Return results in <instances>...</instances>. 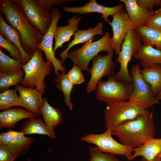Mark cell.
Listing matches in <instances>:
<instances>
[{
	"mask_svg": "<svg viewBox=\"0 0 161 161\" xmlns=\"http://www.w3.org/2000/svg\"><path fill=\"white\" fill-rule=\"evenodd\" d=\"M0 14H4L9 25L20 35V41L25 51L32 56L44 36L27 21L22 10L16 0H0Z\"/></svg>",
	"mask_w": 161,
	"mask_h": 161,
	"instance_id": "6da1fadb",
	"label": "cell"
},
{
	"mask_svg": "<svg viewBox=\"0 0 161 161\" xmlns=\"http://www.w3.org/2000/svg\"><path fill=\"white\" fill-rule=\"evenodd\" d=\"M152 112L141 114L131 120L123 122L112 130L121 143L132 148L140 147L155 133Z\"/></svg>",
	"mask_w": 161,
	"mask_h": 161,
	"instance_id": "7a4b0ae2",
	"label": "cell"
},
{
	"mask_svg": "<svg viewBox=\"0 0 161 161\" xmlns=\"http://www.w3.org/2000/svg\"><path fill=\"white\" fill-rule=\"evenodd\" d=\"M43 51L37 48L32 58L26 64L22 66L25 75L20 83L21 86L30 88H36L44 95L47 84L44 82L45 77L52 72L53 65L50 61L43 60Z\"/></svg>",
	"mask_w": 161,
	"mask_h": 161,
	"instance_id": "3957f363",
	"label": "cell"
},
{
	"mask_svg": "<svg viewBox=\"0 0 161 161\" xmlns=\"http://www.w3.org/2000/svg\"><path fill=\"white\" fill-rule=\"evenodd\" d=\"M93 40L86 41L80 48L74 49L67 54V58L82 71L89 70V62L99 52L103 51L108 52L113 49L108 32L98 40L95 41Z\"/></svg>",
	"mask_w": 161,
	"mask_h": 161,
	"instance_id": "277c9868",
	"label": "cell"
},
{
	"mask_svg": "<svg viewBox=\"0 0 161 161\" xmlns=\"http://www.w3.org/2000/svg\"><path fill=\"white\" fill-rule=\"evenodd\" d=\"M150 112L147 109H144L129 101L117 102L107 105L104 111L106 128L112 130L123 122L134 119L140 115Z\"/></svg>",
	"mask_w": 161,
	"mask_h": 161,
	"instance_id": "5b68a950",
	"label": "cell"
},
{
	"mask_svg": "<svg viewBox=\"0 0 161 161\" xmlns=\"http://www.w3.org/2000/svg\"><path fill=\"white\" fill-rule=\"evenodd\" d=\"M142 44L140 39L134 30L129 31L116 59V62L120 64V69L117 72L110 75L117 81L132 83V77L129 73L128 66Z\"/></svg>",
	"mask_w": 161,
	"mask_h": 161,
	"instance_id": "8992f818",
	"label": "cell"
},
{
	"mask_svg": "<svg viewBox=\"0 0 161 161\" xmlns=\"http://www.w3.org/2000/svg\"><path fill=\"white\" fill-rule=\"evenodd\" d=\"M97 86V99L107 105L129 100L133 89L132 83L117 80L110 75L106 81L100 80Z\"/></svg>",
	"mask_w": 161,
	"mask_h": 161,
	"instance_id": "52a82bcc",
	"label": "cell"
},
{
	"mask_svg": "<svg viewBox=\"0 0 161 161\" xmlns=\"http://www.w3.org/2000/svg\"><path fill=\"white\" fill-rule=\"evenodd\" d=\"M112 130L108 129L101 134H88L80 138V140L95 145L102 152L123 155L129 161L131 160L133 149L117 142L112 137Z\"/></svg>",
	"mask_w": 161,
	"mask_h": 161,
	"instance_id": "ba28073f",
	"label": "cell"
},
{
	"mask_svg": "<svg viewBox=\"0 0 161 161\" xmlns=\"http://www.w3.org/2000/svg\"><path fill=\"white\" fill-rule=\"evenodd\" d=\"M140 66L137 64L133 66L131 70L133 89L128 101L147 109L160 103L154 97L151 86L144 80L140 73Z\"/></svg>",
	"mask_w": 161,
	"mask_h": 161,
	"instance_id": "9c48e42d",
	"label": "cell"
},
{
	"mask_svg": "<svg viewBox=\"0 0 161 161\" xmlns=\"http://www.w3.org/2000/svg\"><path fill=\"white\" fill-rule=\"evenodd\" d=\"M16 1L21 7L27 21L44 36L51 24L52 13L34 0Z\"/></svg>",
	"mask_w": 161,
	"mask_h": 161,
	"instance_id": "30bf717a",
	"label": "cell"
},
{
	"mask_svg": "<svg viewBox=\"0 0 161 161\" xmlns=\"http://www.w3.org/2000/svg\"><path fill=\"white\" fill-rule=\"evenodd\" d=\"M113 53L112 49L106 55H97L92 59V66L89 69L91 78L86 89L88 93L96 89L98 83L102 77L112 75L115 72L114 68L116 66L112 60Z\"/></svg>",
	"mask_w": 161,
	"mask_h": 161,
	"instance_id": "8fae6325",
	"label": "cell"
},
{
	"mask_svg": "<svg viewBox=\"0 0 161 161\" xmlns=\"http://www.w3.org/2000/svg\"><path fill=\"white\" fill-rule=\"evenodd\" d=\"M51 13L53 17L51 25L37 48L41 49L44 52L47 61H51L54 67L55 75H57L59 73V71L63 73L66 72V68L62 65L61 59L55 57L52 48L55 30L62 13L59 9L55 8L52 10Z\"/></svg>",
	"mask_w": 161,
	"mask_h": 161,
	"instance_id": "7c38bea8",
	"label": "cell"
},
{
	"mask_svg": "<svg viewBox=\"0 0 161 161\" xmlns=\"http://www.w3.org/2000/svg\"><path fill=\"white\" fill-rule=\"evenodd\" d=\"M108 23L112 27L113 33L111 38L112 47L115 53L118 54L126 34L129 30L134 29L126 12L123 9L113 16L112 21Z\"/></svg>",
	"mask_w": 161,
	"mask_h": 161,
	"instance_id": "4fadbf2b",
	"label": "cell"
},
{
	"mask_svg": "<svg viewBox=\"0 0 161 161\" xmlns=\"http://www.w3.org/2000/svg\"><path fill=\"white\" fill-rule=\"evenodd\" d=\"M124 6L123 4L114 7L104 6L98 4L96 0H90L84 5L80 7H69L63 6L62 7L65 12L78 14H86L92 13H97L102 14L101 17L105 21L109 23L110 21L108 17L114 16Z\"/></svg>",
	"mask_w": 161,
	"mask_h": 161,
	"instance_id": "5bb4252c",
	"label": "cell"
},
{
	"mask_svg": "<svg viewBox=\"0 0 161 161\" xmlns=\"http://www.w3.org/2000/svg\"><path fill=\"white\" fill-rule=\"evenodd\" d=\"M15 86L19 94L18 106L24 107L38 115H41L43 105L42 94L36 88L25 87L19 84Z\"/></svg>",
	"mask_w": 161,
	"mask_h": 161,
	"instance_id": "9a60e30c",
	"label": "cell"
},
{
	"mask_svg": "<svg viewBox=\"0 0 161 161\" xmlns=\"http://www.w3.org/2000/svg\"><path fill=\"white\" fill-rule=\"evenodd\" d=\"M35 141L34 137L25 136L21 131L18 132L9 130L0 134V144L10 146L23 155L29 151L31 144Z\"/></svg>",
	"mask_w": 161,
	"mask_h": 161,
	"instance_id": "2e32d148",
	"label": "cell"
},
{
	"mask_svg": "<svg viewBox=\"0 0 161 161\" xmlns=\"http://www.w3.org/2000/svg\"><path fill=\"white\" fill-rule=\"evenodd\" d=\"M125 6V10L134 30L137 27L146 26L154 10H149L139 6L136 0H120Z\"/></svg>",
	"mask_w": 161,
	"mask_h": 161,
	"instance_id": "e0dca14e",
	"label": "cell"
},
{
	"mask_svg": "<svg viewBox=\"0 0 161 161\" xmlns=\"http://www.w3.org/2000/svg\"><path fill=\"white\" fill-rule=\"evenodd\" d=\"M83 18L82 17H78L76 14L68 20L67 25L56 26L54 36L55 43L53 51L54 53L58 48L62 47L64 43L69 42L71 37L78 30V24Z\"/></svg>",
	"mask_w": 161,
	"mask_h": 161,
	"instance_id": "ac0fdd59",
	"label": "cell"
},
{
	"mask_svg": "<svg viewBox=\"0 0 161 161\" xmlns=\"http://www.w3.org/2000/svg\"><path fill=\"white\" fill-rule=\"evenodd\" d=\"M38 116L29 110L20 108L4 110L0 113V129H13L21 120L36 118Z\"/></svg>",
	"mask_w": 161,
	"mask_h": 161,
	"instance_id": "d6986e66",
	"label": "cell"
},
{
	"mask_svg": "<svg viewBox=\"0 0 161 161\" xmlns=\"http://www.w3.org/2000/svg\"><path fill=\"white\" fill-rule=\"evenodd\" d=\"M103 24L101 21L98 22L94 28L89 27L85 30H78L74 34V37L72 41L67 44V47L60 53L62 64H64L70 49L75 45L85 42L90 40H94L96 35H103Z\"/></svg>",
	"mask_w": 161,
	"mask_h": 161,
	"instance_id": "ffe728a7",
	"label": "cell"
},
{
	"mask_svg": "<svg viewBox=\"0 0 161 161\" xmlns=\"http://www.w3.org/2000/svg\"><path fill=\"white\" fill-rule=\"evenodd\" d=\"M0 33L3 37L18 48L21 54L23 65L29 61L32 56L28 54L23 49L20 41V33L5 22L2 14L0 15Z\"/></svg>",
	"mask_w": 161,
	"mask_h": 161,
	"instance_id": "44dd1931",
	"label": "cell"
},
{
	"mask_svg": "<svg viewBox=\"0 0 161 161\" xmlns=\"http://www.w3.org/2000/svg\"><path fill=\"white\" fill-rule=\"evenodd\" d=\"M134 57L140 61L143 68L150 67L157 64L161 65V51L151 45L142 44Z\"/></svg>",
	"mask_w": 161,
	"mask_h": 161,
	"instance_id": "7402d4cb",
	"label": "cell"
},
{
	"mask_svg": "<svg viewBox=\"0 0 161 161\" xmlns=\"http://www.w3.org/2000/svg\"><path fill=\"white\" fill-rule=\"evenodd\" d=\"M21 131L24 135L38 134L47 135L50 138H56L54 130L48 127L40 118H28L21 125Z\"/></svg>",
	"mask_w": 161,
	"mask_h": 161,
	"instance_id": "603a6c76",
	"label": "cell"
},
{
	"mask_svg": "<svg viewBox=\"0 0 161 161\" xmlns=\"http://www.w3.org/2000/svg\"><path fill=\"white\" fill-rule=\"evenodd\" d=\"M134 30L142 44L154 45L157 49L161 51V28L145 26L137 27Z\"/></svg>",
	"mask_w": 161,
	"mask_h": 161,
	"instance_id": "cb8c5ba5",
	"label": "cell"
},
{
	"mask_svg": "<svg viewBox=\"0 0 161 161\" xmlns=\"http://www.w3.org/2000/svg\"><path fill=\"white\" fill-rule=\"evenodd\" d=\"M133 151L131 160L137 156H142L148 161H153L161 152V138H152L141 146L133 148Z\"/></svg>",
	"mask_w": 161,
	"mask_h": 161,
	"instance_id": "d4e9b609",
	"label": "cell"
},
{
	"mask_svg": "<svg viewBox=\"0 0 161 161\" xmlns=\"http://www.w3.org/2000/svg\"><path fill=\"white\" fill-rule=\"evenodd\" d=\"M145 81L151 87L154 95L161 91V65L155 64L152 66L140 69Z\"/></svg>",
	"mask_w": 161,
	"mask_h": 161,
	"instance_id": "484cf974",
	"label": "cell"
},
{
	"mask_svg": "<svg viewBox=\"0 0 161 161\" xmlns=\"http://www.w3.org/2000/svg\"><path fill=\"white\" fill-rule=\"evenodd\" d=\"M43 105L41 115L44 123L50 129H54L63 121V115L61 110L54 108L48 102L47 98H43Z\"/></svg>",
	"mask_w": 161,
	"mask_h": 161,
	"instance_id": "4316f807",
	"label": "cell"
},
{
	"mask_svg": "<svg viewBox=\"0 0 161 161\" xmlns=\"http://www.w3.org/2000/svg\"><path fill=\"white\" fill-rule=\"evenodd\" d=\"M55 80L56 87L63 93L64 102L70 110L73 109V104L71 100L72 91L74 87L70 82L67 74L61 73L57 75Z\"/></svg>",
	"mask_w": 161,
	"mask_h": 161,
	"instance_id": "83f0119b",
	"label": "cell"
},
{
	"mask_svg": "<svg viewBox=\"0 0 161 161\" xmlns=\"http://www.w3.org/2000/svg\"><path fill=\"white\" fill-rule=\"evenodd\" d=\"M22 61L13 59L3 52L0 48V72L9 73L23 69Z\"/></svg>",
	"mask_w": 161,
	"mask_h": 161,
	"instance_id": "f1b7e54d",
	"label": "cell"
},
{
	"mask_svg": "<svg viewBox=\"0 0 161 161\" xmlns=\"http://www.w3.org/2000/svg\"><path fill=\"white\" fill-rule=\"evenodd\" d=\"M25 72L23 69L11 73H5L0 72V92H3L9 89L12 86H16L23 79Z\"/></svg>",
	"mask_w": 161,
	"mask_h": 161,
	"instance_id": "f546056e",
	"label": "cell"
},
{
	"mask_svg": "<svg viewBox=\"0 0 161 161\" xmlns=\"http://www.w3.org/2000/svg\"><path fill=\"white\" fill-rule=\"evenodd\" d=\"M17 88L9 89L0 93V109L5 110L11 107L18 106L19 96Z\"/></svg>",
	"mask_w": 161,
	"mask_h": 161,
	"instance_id": "4dcf8cb0",
	"label": "cell"
},
{
	"mask_svg": "<svg viewBox=\"0 0 161 161\" xmlns=\"http://www.w3.org/2000/svg\"><path fill=\"white\" fill-rule=\"evenodd\" d=\"M89 151L90 155L89 161H121L115 155L100 151L95 145L90 146Z\"/></svg>",
	"mask_w": 161,
	"mask_h": 161,
	"instance_id": "1f68e13d",
	"label": "cell"
},
{
	"mask_svg": "<svg viewBox=\"0 0 161 161\" xmlns=\"http://www.w3.org/2000/svg\"><path fill=\"white\" fill-rule=\"evenodd\" d=\"M0 46L9 52L12 58L22 61L21 54L18 48L15 44L7 40L0 34Z\"/></svg>",
	"mask_w": 161,
	"mask_h": 161,
	"instance_id": "d6a6232c",
	"label": "cell"
},
{
	"mask_svg": "<svg viewBox=\"0 0 161 161\" xmlns=\"http://www.w3.org/2000/svg\"><path fill=\"white\" fill-rule=\"evenodd\" d=\"M21 154L12 147L0 144V161H14Z\"/></svg>",
	"mask_w": 161,
	"mask_h": 161,
	"instance_id": "836d02e7",
	"label": "cell"
},
{
	"mask_svg": "<svg viewBox=\"0 0 161 161\" xmlns=\"http://www.w3.org/2000/svg\"><path fill=\"white\" fill-rule=\"evenodd\" d=\"M67 75L70 82L74 86L80 84L85 81L82 70L75 65L73 64V67L69 71Z\"/></svg>",
	"mask_w": 161,
	"mask_h": 161,
	"instance_id": "e575fe53",
	"label": "cell"
},
{
	"mask_svg": "<svg viewBox=\"0 0 161 161\" xmlns=\"http://www.w3.org/2000/svg\"><path fill=\"white\" fill-rule=\"evenodd\" d=\"M38 4L42 6L48 11L52 10L54 5L63 7L64 5L70 4L72 3L78 1V0H35Z\"/></svg>",
	"mask_w": 161,
	"mask_h": 161,
	"instance_id": "d590c367",
	"label": "cell"
},
{
	"mask_svg": "<svg viewBox=\"0 0 161 161\" xmlns=\"http://www.w3.org/2000/svg\"><path fill=\"white\" fill-rule=\"evenodd\" d=\"M146 26L161 28V8L154 11Z\"/></svg>",
	"mask_w": 161,
	"mask_h": 161,
	"instance_id": "8d00e7d4",
	"label": "cell"
},
{
	"mask_svg": "<svg viewBox=\"0 0 161 161\" xmlns=\"http://www.w3.org/2000/svg\"><path fill=\"white\" fill-rule=\"evenodd\" d=\"M140 6L149 10H153L154 6H158L159 0H136Z\"/></svg>",
	"mask_w": 161,
	"mask_h": 161,
	"instance_id": "74e56055",
	"label": "cell"
},
{
	"mask_svg": "<svg viewBox=\"0 0 161 161\" xmlns=\"http://www.w3.org/2000/svg\"><path fill=\"white\" fill-rule=\"evenodd\" d=\"M156 98L158 100H161V91L159 92L157 94Z\"/></svg>",
	"mask_w": 161,
	"mask_h": 161,
	"instance_id": "f35d334b",
	"label": "cell"
},
{
	"mask_svg": "<svg viewBox=\"0 0 161 161\" xmlns=\"http://www.w3.org/2000/svg\"><path fill=\"white\" fill-rule=\"evenodd\" d=\"M153 161H161V158L156 157L153 160Z\"/></svg>",
	"mask_w": 161,
	"mask_h": 161,
	"instance_id": "ab89813d",
	"label": "cell"
},
{
	"mask_svg": "<svg viewBox=\"0 0 161 161\" xmlns=\"http://www.w3.org/2000/svg\"><path fill=\"white\" fill-rule=\"evenodd\" d=\"M158 6L160 8H161V0H159L158 3Z\"/></svg>",
	"mask_w": 161,
	"mask_h": 161,
	"instance_id": "60d3db41",
	"label": "cell"
},
{
	"mask_svg": "<svg viewBox=\"0 0 161 161\" xmlns=\"http://www.w3.org/2000/svg\"><path fill=\"white\" fill-rule=\"evenodd\" d=\"M156 157L161 158V152L157 155Z\"/></svg>",
	"mask_w": 161,
	"mask_h": 161,
	"instance_id": "b9f144b4",
	"label": "cell"
},
{
	"mask_svg": "<svg viewBox=\"0 0 161 161\" xmlns=\"http://www.w3.org/2000/svg\"><path fill=\"white\" fill-rule=\"evenodd\" d=\"M140 161H148L143 157L141 159Z\"/></svg>",
	"mask_w": 161,
	"mask_h": 161,
	"instance_id": "7bdbcfd3",
	"label": "cell"
}]
</instances>
